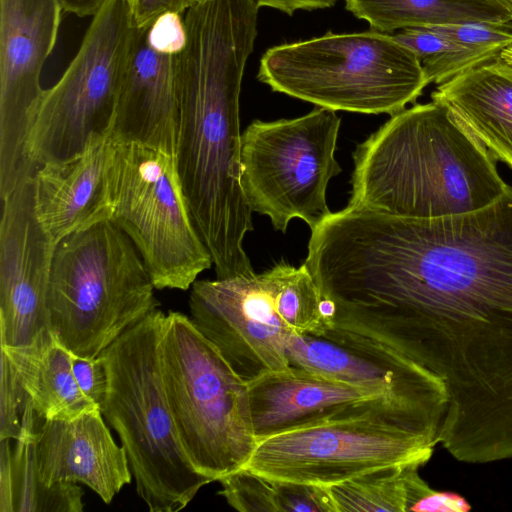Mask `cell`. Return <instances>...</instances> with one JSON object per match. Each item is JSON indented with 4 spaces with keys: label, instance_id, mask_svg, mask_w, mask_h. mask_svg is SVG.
<instances>
[{
    "label": "cell",
    "instance_id": "35",
    "mask_svg": "<svg viewBox=\"0 0 512 512\" xmlns=\"http://www.w3.org/2000/svg\"><path fill=\"white\" fill-rule=\"evenodd\" d=\"M500 57H501L503 60H505L506 62H509V63H511V64H512V45H511V46H509V47H507V48H505V49L502 51V53H501Z\"/></svg>",
    "mask_w": 512,
    "mask_h": 512
},
{
    "label": "cell",
    "instance_id": "20",
    "mask_svg": "<svg viewBox=\"0 0 512 512\" xmlns=\"http://www.w3.org/2000/svg\"><path fill=\"white\" fill-rule=\"evenodd\" d=\"M445 105L496 158L512 167V64L501 57L437 85Z\"/></svg>",
    "mask_w": 512,
    "mask_h": 512
},
{
    "label": "cell",
    "instance_id": "5",
    "mask_svg": "<svg viewBox=\"0 0 512 512\" xmlns=\"http://www.w3.org/2000/svg\"><path fill=\"white\" fill-rule=\"evenodd\" d=\"M165 314L152 311L100 354L108 373L100 410L116 431L136 492L151 512L180 511L213 482L185 454L168 404L159 355Z\"/></svg>",
    "mask_w": 512,
    "mask_h": 512
},
{
    "label": "cell",
    "instance_id": "1",
    "mask_svg": "<svg viewBox=\"0 0 512 512\" xmlns=\"http://www.w3.org/2000/svg\"><path fill=\"white\" fill-rule=\"evenodd\" d=\"M304 265L331 329L443 381L439 443L453 458H512V187L482 209L436 219L347 206L311 230Z\"/></svg>",
    "mask_w": 512,
    "mask_h": 512
},
{
    "label": "cell",
    "instance_id": "9",
    "mask_svg": "<svg viewBox=\"0 0 512 512\" xmlns=\"http://www.w3.org/2000/svg\"><path fill=\"white\" fill-rule=\"evenodd\" d=\"M135 27L130 0H107L59 80L44 89L24 154L33 168L71 159L112 134Z\"/></svg>",
    "mask_w": 512,
    "mask_h": 512
},
{
    "label": "cell",
    "instance_id": "4",
    "mask_svg": "<svg viewBox=\"0 0 512 512\" xmlns=\"http://www.w3.org/2000/svg\"><path fill=\"white\" fill-rule=\"evenodd\" d=\"M443 422L381 394L258 439L244 468L273 480L329 487L385 466H424Z\"/></svg>",
    "mask_w": 512,
    "mask_h": 512
},
{
    "label": "cell",
    "instance_id": "14",
    "mask_svg": "<svg viewBox=\"0 0 512 512\" xmlns=\"http://www.w3.org/2000/svg\"><path fill=\"white\" fill-rule=\"evenodd\" d=\"M32 177L1 198L0 346L25 347L53 333L47 296L55 246L36 219Z\"/></svg>",
    "mask_w": 512,
    "mask_h": 512
},
{
    "label": "cell",
    "instance_id": "33",
    "mask_svg": "<svg viewBox=\"0 0 512 512\" xmlns=\"http://www.w3.org/2000/svg\"><path fill=\"white\" fill-rule=\"evenodd\" d=\"M337 0H255L260 7H270L292 16L297 10L326 9Z\"/></svg>",
    "mask_w": 512,
    "mask_h": 512
},
{
    "label": "cell",
    "instance_id": "26",
    "mask_svg": "<svg viewBox=\"0 0 512 512\" xmlns=\"http://www.w3.org/2000/svg\"><path fill=\"white\" fill-rule=\"evenodd\" d=\"M217 482L221 485L218 494L239 512H285L284 481L242 468Z\"/></svg>",
    "mask_w": 512,
    "mask_h": 512
},
{
    "label": "cell",
    "instance_id": "11",
    "mask_svg": "<svg viewBox=\"0 0 512 512\" xmlns=\"http://www.w3.org/2000/svg\"><path fill=\"white\" fill-rule=\"evenodd\" d=\"M341 119L319 107L293 119L254 120L241 135V185L253 212L286 232L299 218L314 229L331 212L328 182L341 172L334 157Z\"/></svg>",
    "mask_w": 512,
    "mask_h": 512
},
{
    "label": "cell",
    "instance_id": "27",
    "mask_svg": "<svg viewBox=\"0 0 512 512\" xmlns=\"http://www.w3.org/2000/svg\"><path fill=\"white\" fill-rule=\"evenodd\" d=\"M0 439L16 440L22 430V420L31 404L14 365L0 350Z\"/></svg>",
    "mask_w": 512,
    "mask_h": 512
},
{
    "label": "cell",
    "instance_id": "6",
    "mask_svg": "<svg viewBox=\"0 0 512 512\" xmlns=\"http://www.w3.org/2000/svg\"><path fill=\"white\" fill-rule=\"evenodd\" d=\"M131 239L105 220L54 247L47 304L51 330L74 355L98 357L160 302Z\"/></svg>",
    "mask_w": 512,
    "mask_h": 512
},
{
    "label": "cell",
    "instance_id": "16",
    "mask_svg": "<svg viewBox=\"0 0 512 512\" xmlns=\"http://www.w3.org/2000/svg\"><path fill=\"white\" fill-rule=\"evenodd\" d=\"M115 148L116 142L108 135L71 159L35 169L34 212L54 246L72 233L111 220L110 171Z\"/></svg>",
    "mask_w": 512,
    "mask_h": 512
},
{
    "label": "cell",
    "instance_id": "3",
    "mask_svg": "<svg viewBox=\"0 0 512 512\" xmlns=\"http://www.w3.org/2000/svg\"><path fill=\"white\" fill-rule=\"evenodd\" d=\"M353 158L347 206L403 218L473 212L508 187L485 146L433 100L392 115Z\"/></svg>",
    "mask_w": 512,
    "mask_h": 512
},
{
    "label": "cell",
    "instance_id": "15",
    "mask_svg": "<svg viewBox=\"0 0 512 512\" xmlns=\"http://www.w3.org/2000/svg\"><path fill=\"white\" fill-rule=\"evenodd\" d=\"M285 350L292 366L376 390L445 419L443 381L385 345L337 329L321 337L289 331Z\"/></svg>",
    "mask_w": 512,
    "mask_h": 512
},
{
    "label": "cell",
    "instance_id": "30",
    "mask_svg": "<svg viewBox=\"0 0 512 512\" xmlns=\"http://www.w3.org/2000/svg\"><path fill=\"white\" fill-rule=\"evenodd\" d=\"M147 36L156 50L177 55L186 43L184 18L177 13H165L148 27Z\"/></svg>",
    "mask_w": 512,
    "mask_h": 512
},
{
    "label": "cell",
    "instance_id": "18",
    "mask_svg": "<svg viewBox=\"0 0 512 512\" xmlns=\"http://www.w3.org/2000/svg\"><path fill=\"white\" fill-rule=\"evenodd\" d=\"M147 33L148 27H135L111 136L115 142L141 143L175 156L178 54L153 48Z\"/></svg>",
    "mask_w": 512,
    "mask_h": 512
},
{
    "label": "cell",
    "instance_id": "23",
    "mask_svg": "<svg viewBox=\"0 0 512 512\" xmlns=\"http://www.w3.org/2000/svg\"><path fill=\"white\" fill-rule=\"evenodd\" d=\"M37 418L33 412L27 413L21 434L14 440L10 492L0 512H81L84 492L77 483L49 485L39 475L35 451Z\"/></svg>",
    "mask_w": 512,
    "mask_h": 512
},
{
    "label": "cell",
    "instance_id": "12",
    "mask_svg": "<svg viewBox=\"0 0 512 512\" xmlns=\"http://www.w3.org/2000/svg\"><path fill=\"white\" fill-rule=\"evenodd\" d=\"M62 11L60 0H0L1 198L33 170L25 158V140L44 91L40 76Z\"/></svg>",
    "mask_w": 512,
    "mask_h": 512
},
{
    "label": "cell",
    "instance_id": "25",
    "mask_svg": "<svg viewBox=\"0 0 512 512\" xmlns=\"http://www.w3.org/2000/svg\"><path fill=\"white\" fill-rule=\"evenodd\" d=\"M263 273L275 312L290 331L316 337L327 332L323 298L304 264L281 261Z\"/></svg>",
    "mask_w": 512,
    "mask_h": 512
},
{
    "label": "cell",
    "instance_id": "29",
    "mask_svg": "<svg viewBox=\"0 0 512 512\" xmlns=\"http://www.w3.org/2000/svg\"><path fill=\"white\" fill-rule=\"evenodd\" d=\"M73 372L82 392L99 408L108 388V373L103 358L80 357L73 354Z\"/></svg>",
    "mask_w": 512,
    "mask_h": 512
},
{
    "label": "cell",
    "instance_id": "13",
    "mask_svg": "<svg viewBox=\"0 0 512 512\" xmlns=\"http://www.w3.org/2000/svg\"><path fill=\"white\" fill-rule=\"evenodd\" d=\"M190 318L247 382L290 366V331L277 316L264 273L196 280Z\"/></svg>",
    "mask_w": 512,
    "mask_h": 512
},
{
    "label": "cell",
    "instance_id": "7",
    "mask_svg": "<svg viewBox=\"0 0 512 512\" xmlns=\"http://www.w3.org/2000/svg\"><path fill=\"white\" fill-rule=\"evenodd\" d=\"M257 78L273 91L333 111L389 114L415 102L428 84L418 57L393 34L327 32L273 46Z\"/></svg>",
    "mask_w": 512,
    "mask_h": 512
},
{
    "label": "cell",
    "instance_id": "22",
    "mask_svg": "<svg viewBox=\"0 0 512 512\" xmlns=\"http://www.w3.org/2000/svg\"><path fill=\"white\" fill-rule=\"evenodd\" d=\"M345 8L372 30L393 34L407 28L486 23L512 29L497 0H344Z\"/></svg>",
    "mask_w": 512,
    "mask_h": 512
},
{
    "label": "cell",
    "instance_id": "19",
    "mask_svg": "<svg viewBox=\"0 0 512 512\" xmlns=\"http://www.w3.org/2000/svg\"><path fill=\"white\" fill-rule=\"evenodd\" d=\"M248 388L257 440L384 394L292 365L249 381Z\"/></svg>",
    "mask_w": 512,
    "mask_h": 512
},
{
    "label": "cell",
    "instance_id": "8",
    "mask_svg": "<svg viewBox=\"0 0 512 512\" xmlns=\"http://www.w3.org/2000/svg\"><path fill=\"white\" fill-rule=\"evenodd\" d=\"M159 355L178 437L195 469L215 482L244 468L257 444L248 382L180 312L165 314Z\"/></svg>",
    "mask_w": 512,
    "mask_h": 512
},
{
    "label": "cell",
    "instance_id": "2",
    "mask_svg": "<svg viewBox=\"0 0 512 512\" xmlns=\"http://www.w3.org/2000/svg\"><path fill=\"white\" fill-rule=\"evenodd\" d=\"M255 0H198L185 14L176 58V163L217 278L254 272L243 248L253 230L241 185L239 100L257 37Z\"/></svg>",
    "mask_w": 512,
    "mask_h": 512
},
{
    "label": "cell",
    "instance_id": "28",
    "mask_svg": "<svg viewBox=\"0 0 512 512\" xmlns=\"http://www.w3.org/2000/svg\"><path fill=\"white\" fill-rule=\"evenodd\" d=\"M433 28L454 41L498 53L512 45V29L486 23H458Z\"/></svg>",
    "mask_w": 512,
    "mask_h": 512
},
{
    "label": "cell",
    "instance_id": "31",
    "mask_svg": "<svg viewBox=\"0 0 512 512\" xmlns=\"http://www.w3.org/2000/svg\"><path fill=\"white\" fill-rule=\"evenodd\" d=\"M198 0H130L132 23L136 28H145L165 13L182 15Z\"/></svg>",
    "mask_w": 512,
    "mask_h": 512
},
{
    "label": "cell",
    "instance_id": "24",
    "mask_svg": "<svg viewBox=\"0 0 512 512\" xmlns=\"http://www.w3.org/2000/svg\"><path fill=\"white\" fill-rule=\"evenodd\" d=\"M413 462L381 467L329 486L337 512H408L433 489Z\"/></svg>",
    "mask_w": 512,
    "mask_h": 512
},
{
    "label": "cell",
    "instance_id": "34",
    "mask_svg": "<svg viewBox=\"0 0 512 512\" xmlns=\"http://www.w3.org/2000/svg\"><path fill=\"white\" fill-rule=\"evenodd\" d=\"M107 0H60L63 11L78 17L94 16Z\"/></svg>",
    "mask_w": 512,
    "mask_h": 512
},
{
    "label": "cell",
    "instance_id": "36",
    "mask_svg": "<svg viewBox=\"0 0 512 512\" xmlns=\"http://www.w3.org/2000/svg\"><path fill=\"white\" fill-rule=\"evenodd\" d=\"M509 13L512 19V0H497Z\"/></svg>",
    "mask_w": 512,
    "mask_h": 512
},
{
    "label": "cell",
    "instance_id": "17",
    "mask_svg": "<svg viewBox=\"0 0 512 512\" xmlns=\"http://www.w3.org/2000/svg\"><path fill=\"white\" fill-rule=\"evenodd\" d=\"M35 451L46 484L82 483L106 504L133 476L126 451L115 442L100 408L43 420L36 430Z\"/></svg>",
    "mask_w": 512,
    "mask_h": 512
},
{
    "label": "cell",
    "instance_id": "32",
    "mask_svg": "<svg viewBox=\"0 0 512 512\" xmlns=\"http://www.w3.org/2000/svg\"><path fill=\"white\" fill-rule=\"evenodd\" d=\"M470 503L460 494L450 491L432 490L410 509L413 512H467Z\"/></svg>",
    "mask_w": 512,
    "mask_h": 512
},
{
    "label": "cell",
    "instance_id": "10",
    "mask_svg": "<svg viewBox=\"0 0 512 512\" xmlns=\"http://www.w3.org/2000/svg\"><path fill=\"white\" fill-rule=\"evenodd\" d=\"M110 181L111 220L135 245L155 288L190 289L213 262L194 224L175 156L116 142Z\"/></svg>",
    "mask_w": 512,
    "mask_h": 512
},
{
    "label": "cell",
    "instance_id": "21",
    "mask_svg": "<svg viewBox=\"0 0 512 512\" xmlns=\"http://www.w3.org/2000/svg\"><path fill=\"white\" fill-rule=\"evenodd\" d=\"M14 365L38 418H72L99 408L80 389L73 353L53 333L25 347L0 346Z\"/></svg>",
    "mask_w": 512,
    "mask_h": 512
}]
</instances>
